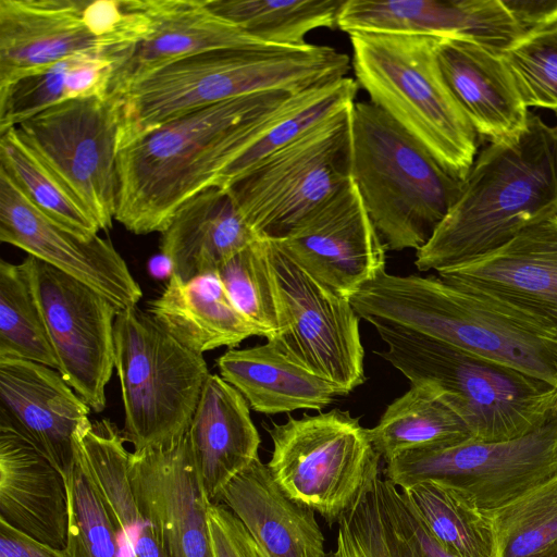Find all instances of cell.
<instances>
[{"label": "cell", "mask_w": 557, "mask_h": 557, "mask_svg": "<svg viewBox=\"0 0 557 557\" xmlns=\"http://www.w3.org/2000/svg\"><path fill=\"white\" fill-rule=\"evenodd\" d=\"M371 324L403 327L506 364L557 387V338L546 335L438 275L386 271L349 298Z\"/></svg>", "instance_id": "4"}, {"label": "cell", "mask_w": 557, "mask_h": 557, "mask_svg": "<svg viewBox=\"0 0 557 557\" xmlns=\"http://www.w3.org/2000/svg\"><path fill=\"white\" fill-rule=\"evenodd\" d=\"M437 275L557 338V213L527 226L500 247Z\"/></svg>", "instance_id": "15"}, {"label": "cell", "mask_w": 557, "mask_h": 557, "mask_svg": "<svg viewBox=\"0 0 557 557\" xmlns=\"http://www.w3.org/2000/svg\"><path fill=\"white\" fill-rule=\"evenodd\" d=\"M523 35L557 24V0H502Z\"/></svg>", "instance_id": "43"}, {"label": "cell", "mask_w": 557, "mask_h": 557, "mask_svg": "<svg viewBox=\"0 0 557 557\" xmlns=\"http://www.w3.org/2000/svg\"><path fill=\"white\" fill-rule=\"evenodd\" d=\"M90 410L58 370L0 358V424L28 438L65 478L75 461L74 433Z\"/></svg>", "instance_id": "21"}, {"label": "cell", "mask_w": 557, "mask_h": 557, "mask_svg": "<svg viewBox=\"0 0 557 557\" xmlns=\"http://www.w3.org/2000/svg\"><path fill=\"white\" fill-rule=\"evenodd\" d=\"M350 104L281 147L225 189L261 237H285L350 181Z\"/></svg>", "instance_id": "9"}, {"label": "cell", "mask_w": 557, "mask_h": 557, "mask_svg": "<svg viewBox=\"0 0 557 557\" xmlns=\"http://www.w3.org/2000/svg\"><path fill=\"white\" fill-rule=\"evenodd\" d=\"M148 272L149 274L158 280H170L173 275V267L171 260L160 252L157 256H153L148 262Z\"/></svg>", "instance_id": "46"}, {"label": "cell", "mask_w": 557, "mask_h": 557, "mask_svg": "<svg viewBox=\"0 0 557 557\" xmlns=\"http://www.w3.org/2000/svg\"><path fill=\"white\" fill-rule=\"evenodd\" d=\"M502 54L525 107L557 113V24L523 35Z\"/></svg>", "instance_id": "40"}, {"label": "cell", "mask_w": 557, "mask_h": 557, "mask_svg": "<svg viewBox=\"0 0 557 557\" xmlns=\"http://www.w3.org/2000/svg\"><path fill=\"white\" fill-rule=\"evenodd\" d=\"M436 58L478 135L495 141L525 126L530 113L502 53L473 40L443 37L437 38Z\"/></svg>", "instance_id": "24"}, {"label": "cell", "mask_w": 557, "mask_h": 557, "mask_svg": "<svg viewBox=\"0 0 557 557\" xmlns=\"http://www.w3.org/2000/svg\"><path fill=\"white\" fill-rule=\"evenodd\" d=\"M209 528L214 557H262L242 521L225 505L210 504Z\"/></svg>", "instance_id": "42"}, {"label": "cell", "mask_w": 557, "mask_h": 557, "mask_svg": "<svg viewBox=\"0 0 557 557\" xmlns=\"http://www.w3.org/2000/svg\"><path fill=\"white\" fill-rule=\"evenodd\" d=\"M0 520L28 537L65 549V475L28 438L0 424Z\"/></svg>", "instance_id": "23"}, {"label": "cell", "mask_w": 557, "mask_h": 557, "mask_svg": "<svg viewBox=\"0 0 557 557\" xmlns=\"http://www.w3.org/2000/svg\"><path fill=\"white\" fill-rule=\"evenodd\" d=\"M405 509L410 528L424 557H458L442 546L406 505Z\"/></svg>", "instance_id": "45"}, {"label": "cell", "mask_w": 557, "mask_h": 557, "mask_svg": "<svg viewBox=\"0 0 557 557\" xmlns=\"http://www.w3.org/2000/svg\"><path fill=\"white\" fill-rule=\"evenodd\" d=\"M356 82L370 102L463 181L478 133L448 88L436 58L438 37L350 33Z\"/></svg>", "instance_id": "7"}, {"label": "cell", "mask_w": 557, "mask_h": 557, "mask_svg": "<svg viewBox=\"0 0 557 557\" xmlns=\"http://www.w3.org/2000/svg\"><path fill=\"white\" fill-rule=\"evenodd\" d=\"M399 493L407 508L454 555L498 557L491 515L463 493L434 482H421Z\"/></svg>", "instance_id": "32"}, {"label": "cell", "mask_w": 557, "mask_h": 557, "mask_svg": "<svg viewBox=\"0 0 557 557\" xmlns=\"http://www.w3.org/2000/svg\"><path fill=\"white\" fill-rule=\"evenodd\" d=\"M220 375L255 411L265 414L298 409L322 410L339 395L329 381L297 363L273 343L230 348L216 359Z\"/></svg>", "instance_id": "29"}, {"label": "cell", "mask_w": 557, "mask_h": 557, "mask_svg": "<svg viewBox=\"0 0 557 557\" xmlns=\"http://www.w3.org/2000/svg\"><path fill=\"white\" fill-rule=\"evenodd\" d=\"M398 490L421 482L453 487L493 512L557 475V417L518 438L463 442L406 450L385 462Z\"/></svg>", "instance_id": "11"}, {"label": "cell", "mask_w": 557, "mask_h": 557, "mask_svg": "<svg viewBox=\"0 0 557 557\" xmlns=\"http://www.w3.org/2000/svg\"><path fill=\"white\" fill-rule=\"evenodd\" d=\"M527 557H557V540L550 543L549 545L545 546L541 550Z\"/></svg>", "instance_id": "47"}, {"label": "cell", "mask_w": 557, "mask_h": 557, "mask_svg": "<svg viewBox=\"0 0 557 557\" xmlns=\"http://www.w3.org/2000/svg\"><path fill=\"white\" fill-rule=\"evenodd\" d=\"M350 59L330 46L231 48L171 63L133 84L119 103V150L191 111L244 96L302 92L345 77ZM114 97V96H112Z\"/></svg>", "instance_id": "3"}, {"label": "cell", "mask_w": 557, "mask_h": 557, "mask_svg": "<svg viewBox=\"0 0 557 557\" xmlns=\"http://www.w3.org/2000/svg\"><path fill=\"white\" fill-rule=\"evenodd\" d=\"M345 0H207L218 15L273 47L304 48L318 28H336Z\"/></svg>", "instance_id": "34"}, {"label": "cell", "mask_w": 557, "mask_h": 557, "mask_svg": "<svg viewBox=\"0 0 557 557\" xmlns=\"http://www.w3.org/2000/svg\"><path fill=\"white\" fill-rule=\"evenodd\" d=\"M38 362L59 371V361L28 273L0 261V358Z\"/></svg>", "instance_id": "36"}, {"label": "cell", "mask_w": 557, "mask_h": 557, "mask_svg": "<svg viewBox=\"0 0 557 557\" xmlns=\"http://www.w3.org/2000/svg\"><path fill=\"white\" fill-rule=\"evenodd\" d=\"M498 557H527L557 540V475L490 512Z\"/></svg>", "instance_id": "39"}, {"label": "cell", "mask_w": 557, "mask_h": 557, "mask_svg": "<svg viewBox=\"0 0 557 557\" xmlns=\"http://www.w3.org/2000/svg\"><path fill=\"white\" fill-rule=\"evenodd\" d=\"M128 474L136 500L156 525L166 557H214L211 502L187 432L169 445L131 453Z\"/></svg>", "instance_id": "18"}, {"label": "cell", "mask_w": 557, "mask_h": 557, "mask_svg": "<svg viewBox=\"0 0 557 557\" xmlns=\"http://www.w3.org/2000/svg\"><path fill=\"white\" fill-rule=\"evenodd\" d=\"M66 485L69 557H131L110 510L76 458Z\"/></svg>", "instance_id": "38"}, {"label": "cell", "mask_w": 557, "mask_h": 557, "mask_svg": "<svg viewBox=\"0 0 557 557\" xmlns=\"http://www.w3.org/2000/svg\"><path fill=\"white\" fill-rule=\"evenodd\" d=\"M261 238L225 188L211 187L180 207L161 233L160 252L183 281L215 273L231 256Z\"/></svg>", "instance_id": "27"}, {"label": "cell", "mask_w": 557, "mask_h": 557, "mask_svg": "<svg viewBox=\"0 0 557 557\" xmlns=\"http://www.w3.org/2000/svg\"><path fill=\"white\" fill-rule=\"evenodd\" d=\"M216 503L242 521L262 557H327L315 511L288 496L260 458L224 487Z\"/></svg>", "instance_id": "25"}, {"label": "cell", "mask_w": 557, "mask_h": 557, "mask_svg": "<svg viewBox=\"0 0 557 557\" xmlns=\"http://www.w3.org/2000/svg\"><path fill=\"white\" fill-rule=\"evenodd\" d=\"M372 325L386 344L379 355L411 385L433 391L474 440L518 438L557 417V387L541 379L403 327Z\"/></svg>", "instance_id": "5"}, {"label": "cell", "mask_w": 557, "mask_h": 557, "mask_svg": "<svg viewBox=\"0 0 557 557\" xmlns=\"http://www.w3.org/2000/svg\"><path fill=\"white\" fill-rule=\"evenodd\" d=\"M114 368L124 408L122 433L134 450L169 445L187 432L210 374L203 355L135 306L116 314Z\"/></svg>", "instance_id": "8"}, {"label": "cell", "mask_w": 557, "mask_h": 557, "mask_svg": "<svg viewBox=\"0 0 557 557\" xmlns=\"http://www.w3.org/2000/svg\"><path fill=\"white\" fill-rule=\"evenodd\" d=\"M337 525L335 549L327 557H424L399 490L381 471V461Z\"/></svg>", "instance_id": "31"}, {"label": "cell", "mask_w": 557, "mask_h": 557, "mask_svg": "<svg viewBox=\"0 0 557 557\" xmlns=\"http://www.w3.org/2000/svg\"><path fill=\"white\" fill-rule=\"evenodd\" d=\"M375 451L385 461L413 448L448 445L473 438L463 421L422 385L392 401L369 429Z\"/></svg>", "instance_id": "33"}, {"label": "cell", "mask_w": 557, "mask_h": 557, "mask_svg": "<svg viewBox=\"0 0 557 557\" xmlns=\"http://www.w3.org/2000/svg\"><path fill=\"white\" fill-rule=\"evenodd\" d=\"M337 28L463 38L499 53L523 35L502 0H345Z\"/></svg>", "instance_id": "19"}, {"label": "cell", "mask_w": 557, "mask_h": 557, "mask_svg": "<svg viewBox=\"0 0 557 557\" xmlns=\"http://www.w3.org/2000/svg\"><path fill=\"white\" fill-rule=\"evenodd\" d=\"M557 213V126L529 114L525 126L476 154L458 197L429 242L419 271L436 273L506 244Z\"/></svg>", "instance_id": "2"}, {"label": "cell", "mask_w": 557, "mask_h": 557, "mask_svg": "<svg viewBox=\"0 0 557 557\" xmlns=\"http://www.w3.org/2000/svg\"><path fill=\"white\" fill-rule=\"evenodd\" d=\"M227 295L259 336L272 341L280 332L278 302L269 239L259 238L226 259L216 270Z\"/></svg>", "instance_id": "37"}, {"label": "cell", "mask_w": 557, "mask_h": 557, "mask_svg": "<svg viewBox=\"0 0 557 557\" xmlns=\"http://www.w3.org/2000/svg\"><path fill=\"white\" fill-rule=\"evenodd\" d=\"M280 313L272 339L282 352L331 382L345 396L364 381L359 315L349 298L332 290L269 239Z\"/></svg>", "instance_id": "13"}, {"label": "cell", "mask_w": 557, "mask_h": 557, "mask_svg": "<svg viewBox=\"0 0 557 557\" xmlns=\"http://www.w3.org/2000/svg\"><path fill=\"white\" fill-rule=\"evenodd\" d=\"M75 458L89 474L110 510L131 557H166L159 532L140 509L132 490L129 451L109 419H85L74 436Z\"/></svg>", "instance_id": "28"}, {"label": "cell", "mask_w": 557, "mask_h": 557, "mask_svg": "<svg viewBox=\"0 0 557 557\" xmlns=\"http://www.w3.org/2000/svg\"><path fill=\"white\" fill-rule=\"evenodd\" d=\"M289 96L268 91L214 103L121 148L114 220L137 235L162 233L182 205L218 187L246 149L253 120Z\"/></svg>", "instance_id": "1"}, {"label": "cell", "mask_w": 557, "mask_h": 557, "mask_svg": "<svg viewBox=\"0 0 557 557\" xmlns=\"http://www.w3.org/2000/svg\"><path fill=\"white\" fill-rule=\"evenodd\" d=\"M119 123L117 99L106 95L55 104L15 126L101 231L116 211Z\"/></svg>", "instance_id": "12"}, {"label": "cell", "mask_w": 557, "mask_h": 557, "mask_svg": "<svg viewBox=\"0 0 557 557\" xmlns=\"http://www.w3.org/2000/svg\"><path fill=\"white\" fill-rule=\"evenodd\" d=\"M0 557H69L65 549L39 543L0 520Z\"/></svg>", "instance_id": "44"}, {"label": "cell", "mask_w": 557, "mask_h": 557, "mask_svg": "<svg viewBox=\"0 0 557 557\" xmlns=\"http://www.w3.org/2000/svg\"><path fill=\"white\" fill-rule=\"evenodd\" d=\"M74 55L0 89V133L55 104L76 100L72 75Z\"/></svg>", "instance_id": "41"}, {"label": "cell", "mask_w": 557, "mask_h": 557, "mask_svg": "<svg viewBox=\"0 0 557 557\" xmlns=\"http://www.w3.org/2000/svg\"><path fill=\"white\" fill-rule=\"evenodd\" d=\"M145 2L147 33L131 47L109 55L113 61L110 96H119L145 76L205 51L273 47L218 15L207 0Z\"/></svg>", "instance_id": "20"}, {"label": "cell", "mask_w": 557, "mask_h": 557, "mask_svg": "<svg viewBox=\"0 0 557 557\" xmlns=\"http://www.w3.org/2000/svg\"><path fill=\"white\" fill-rule=\"evenodd\" d=\"M86 0H0V89L77 53L107 54Z\"/></svg>", "instance_id": "22"}, {"label": "cell", "mask_w": 557, "mask_h": 557, "mask_svg": "<svg viewBox=\"0 0 557 557\" xmlns=\"http://www.w3.org/2000/svg\"><path fill=\"white\" fill-rule=\"evenodd\" d=\"M187 433L211 503H216L224 487L259 458L260 436L249 405L221 375L209 374Z\"/></svg>", "instance_id": "26"}, {"label": "cell", "mask_w": 557, "mask_h": 557, "mask_svg": "<svg viewBox=\"0 0 557 557\" xmlns=\"http://www.w3.org/2000/svg\"><path fill=\"white\" fill-rule=\"evenodd\" d=\"M148 313L183 346L200 355L259 336L232 302L216 272L189 281L172 275L149 304Z\"/></svg>", "instance_id": "30"}, {"label": "cell", "mask_w": 557, "mask_h": 557, "mask_svg": "<svg viewBox=\"0 0 557 557\" xmlns=\"http://www.w3.org/2000/svg\"><path fill=\"white\" fill-rule=\"evenodd\" d=\"M0 240L15 246L110 301L119 311L143 297L125 260L109 238H82L41 212L0 169Z\"/></svg>", "instance_id": "16"}, {"label": "cell", "mask_w": 557, "mask_h": 557, "mask_svg": "<svg viewBox=\"0 0 557 557\" xmlns=\"http://www.w3.org/2000/svg\"><path fill=\"white\" fill-rule=\"evenodd\" d=\"M267 430L273 446L267 463L272 478L329 524L350 509L372 467L382 460L369 429L349 411L288 416Z\"/></svg>", "instance_id": "10"}, {"label": "cell", "mask_w": 557, "mask_h": 557, "mask_svg": "<svg viewBox=\"0 0 557 557\" xmlns=\"http://www.w3.org/2000/svg\"><path fill=\"white\" fill-rule=\"evenodd\" d=\"M273 242L309 275L347 298L386 271V247L351 177L285 237Z\"/></svg>", "instance_id": "17"}, {"label": "cell", "mask_w": 557, "mask_h": 557, "mask_svg": "<svg viewBox=\"0 0 557 557\" xmlns=\"http://www.w3.org/2000/svg\"><path fill=\"white\" fill-rule=\"evenodd\" d=\"M349 175L387 250H419L462 181L370 101L350 109Z\"/></svg>", "instance_id": "6"}, {"label": "cell", "mask_w": 557, "mask_h": 557, "mask_svg": "<svg viewBox=\"0 0 557 557\" xmlns=\"http://www.w3.org/2000/svg\"><path fill=\"white\" fill-rule=\"evenodd\" d=\"M23 264L60 374L91 410L101 412L114 368V321L119 310L87 285L35 257H26Z\"/></svg>", "instance_id": "14"}, {"label": "cell", "mask_w": 557, "mask_h": 557, "mask_svg": "<svg viewBox=\"0 0 557 557\" xmlns=\"http://www.w3.org/2000/svg\"><path fill=\"white\" fill-rule=\"evenodd\" d=\"M0 169L41 212L75 235L89 239L101 231L90 212L22 139L16 127L0 133Z\"/></svg>", "instance_id": "35"}]
</instances>
